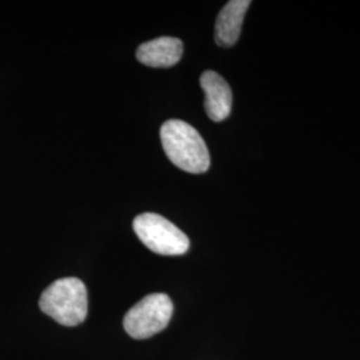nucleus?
Masks as SVG:
<instances>
[{"label": "nucleus", "mask_w": 360, "mask_h": 360, "mask_svg": "<svg viewBox=\"0 0 360 360\" xmlns=\"http://www.w3.org/2000/svg\"><path fill=\"white\" fill-rule=\"evenodd\" d=\"M160 139L168 159L190 174H203L210 168V153L200 134L183 120H168L160 129Z\"/></svg>", "instance_id": "1"}, {"label": "nucleus", "mask_w": 360, "mask_h": 360, "mask_svg": "<svg viewBox=\"0 0 360 360\" xmlns=\"http://www.w3.org/2000/svg\"><path fill=\"white\" fill-rule=\"evenodd\" d=\"M39 306L44 314L59 324L74 327L84 322L87 316V288L77 278L59 279L44 290Z\"/></svg>", "instance_id": "2"}, {"label": "nucleus", "mask_w": 360, "mask_h": 360, "mask_svg": "<svg viewBox=\"0 0 360 360\" xmlns=\"http://www.w3.org/2000/svg\"><path fill=\"white\" fill-rule=\"evenodd\" d=\"M143 245L159 255H183L190 248V239L168 219L154 212L138 215L132 223Z\"/></svg>", "instance_id": "3"}, {"label": "nucleus", "mask_w": 360, "mask_h": 360, "mask_svg": "<svg viewBox=\"0 0 360 360\" xmlns=\"http://www.w3.org/2000/svg\"><path fill=\"white\" fill-rule=\"evenodd\" d=\"M172 312L174 304L166 294H150L129 309L123 326L134 339H147L167 327Z\"/></svg>", "instance_id": "4"}, {"label": "nucleus", "mask_w": 360, "mask_h": 360, "mask_svg": "<svg viewBox=\"0 0 360 360\" xmlns=\"http://www.w3.org/2000/svg\"><path fill=\"white\" fill-rule=\"evenodd\" d=\"M200 86L206 94L207 116L212 122L226 120L232 108V91L224 77L215 71H206L200 77Z\"/></svg>", "instance_id": "5"}, {"label": "nucleus", "mask_w": 360, "mask_h": 360, "mask_svg": "<svg viewBox=\"0 0 360 360\" xmlns=\"http://www.w3.org/2000/svg\"><path fill=\"white\" fill-rule=\"evenodd\" d=\"M183 55V41L178 38L162 37L139 46L138 60L154 68H168L179 63Z\"/></svg>", "instance_id": "6"}, {"label": "nucleus", "mask_w": 360, "mask_h": 360, "mask_svg": "<svg viewBox=\"0 0 360 360\" xmlns=\"http://www.w3.org/2000/svg\"><path fill=\"white\" fill-rule=\"evenodd\" d=\"M250 6V0H231L221 8L215 25V41L219 47L229 49L238 41Z\"/></svg>", "instance_id": "7"}]
</instances>
